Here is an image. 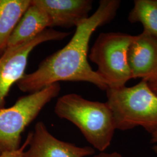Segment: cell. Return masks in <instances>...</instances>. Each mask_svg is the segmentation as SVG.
Wrapping results in <instances>:
<instances>
[{"instance_id": "7", "label": "cell", "mask_w": 157, "mask_h": 157, "mask_svg": "<svg viewBox=\"0 0 157 157\" xmlns=\"http://www.w3.org/2000/svg\"><path fill=\"white\" fill-rule=\"evenodd\" d=\"M30 141L23 157H86L94 154L91 147H78L51 135L43 122L29 132Z\"/></svg>"}, {"instance_id": "16", "label": "cell", "mask_w": 157, "mask_h": 157, "mask_svg": "<svg viewBox=\"0 0 157 157\" xmlns=\"http://www.w3.org/2000/svg\"><path fill=\"white\" fill-rule=\"evenodd\" d=\"M94 157H122V155L117 152H113L112 153H106L101 152Z\"/></svg>"}, {"instance_id": "8", "label": "cell", "mask_w": 157, "mask_h": 157, "mask_svg": "<svg viewBox=\"0 0 157 157\" xmlns=\"http://www.w3.org/2000/svg\"><path fill=\"white\" fill-rule=\"evenodd\" d=\"M132 78L148 80L157 75V37L143 30L135 36L128 51Z\"/></svg>"}, {"instance_id": "4", "label": "cell", "mask_w": 157, "mask_h": 157, "mask_svg": "<svg viewBox=\"0 0 157 157\" xmlns=\"http://www.w3.org/2000/svg\"><path fill=\"white\" fill-rule=\"evenodd\" d=\"M60 91L59 83L51 84L19 97L12 107L0 109V154L21 147L25 129Z\"/></svg>"}, {"instance_id": "12", "label": "cell", "mask_w": 157, "mask_h": 157, "mask_svg": "<svg viewBox=\"0 0 157 157\" xmlns=\"http://www.w3.org/2000/svg\"><path fill=\"white\" fill-rule=\"evenodd\" d=\"M130 22L140 23L144 31L157 37V0H135L129 12Z\"/></svg>"}, {"instance_id": "15", "label": "cell", "mask_w": 157, "mask_h": 157, "mask_svg": "<svg viewBox=\"0 0 157 157\" xmlns=\"http://www.w3.org/2000/svg\"><path fill=\"white\" fill-rule=\"evenodd\" d=\"M151 142L154 144V146L152 147L153 150L157 154V128L155 129L151 133Z\"/></svg>"}, {"instance_id": "3", "label": "cell", "mask_w": 157, "mask_h": 157, "mask_svg": "<svg viewBox=\"0 0 157 157\" xmlns=\"http://www.w3.org/2000/svg\"><path fill=\"white\" fill-rule=\"evenodd\" d=\"M107 104L116 129L127 130L141 126L150 133L157 128V95L142 79L132 87L107 90Z\"/></svg>"}, {"instance_id": "2", "label": "cell", "mask_w": 157, "mask_h": 157, "mask_svg": "<svg viewBox=\"0 0 157 157\" xmlns=\"http://www.w3.org/2000/svg\"><path fill=\"white\" fill-rule=\"evenodd\" d=\"M54 112L78 128L86 140L99 151L104 152L110 146L116 128L107 102L90 101L70 93L58 98Z\"/></svg>"}, {"instance_id": "13", "label": "cell", "mask_w": 157, "mask_h": 157, "mask_svg": "<svg viewBox=\"0 0 157 157\" xmlns=\"http://www.w3.org/2000/svg\"><path fill=\"white\" fill-rule=\"evenodd\" d=\"M29 141H30V134L29 133L26 140L18 150L13 151L4 152L0 154V157H23V152L28 147L29 144Z\"/></svg>"}, {"instance_id": "10", "label": "cell", "mask_w": 157, "mask_h": 157, "mask_svg": "<svg viewBox=\"0 0 157 157\" xmlns=\"http://www.w3.org/2000/svg\"><path fill=\"white\" fill-rule=\"evenodd\" d=\"M52 27L50 19L41 8L32 0L9 40L8 47L20 44L32 39Z\"/></svg>"}, {"instance_id": "5", "label": "cell", "mask_w": 157, "mask_h": 157, "mask_svg": "<svg viewBox=\"0 0 157 157\" xmlns=\"http://www.w3.org/2000/svg\"><path fill=\"white\" fill-rule=\"evenodd\" d=\"M135 36L120 32L100 33L89 58L97 66V73L108 88L125 86L132 78L128 62V51Z\"/></svg>"}, {"instance_id": "6", "label": "cell", "mask_w": 157, "mask_h": 157, "mask_svg": "<svg viewBox=\"0 0 157 157\" xmlns=\"http://www.w3.org/2000/svg\"><path fill=\"white\" fill-rule=\"evenodd\" d=\"M69 34L47 29L32 39L6 48L0 56V109L5 108L6 98L12 86L25 75L31 52L43 43L61 41Z\"/></svg>"}, {"instance_id": "1", "label": "cell", "mask_w": 157, "mask_h": 157, "mask_svg": "<svg viewBox=\"0 0 157 157\" xmlns=\"http://www.w3.org/2000/svg\"><path fill=\"white\" fill-rule=\"evenodd\" d=\"M119 0H101L95 12L76 27L72 38L61 50L40 62L36 71L17 82L19 90L32 93L59 82H85L101 90L108 87L87 60L90 38L95 30L110 22L120 6Z\"/></svg>"}, {"instance_id": "11", "label": "cell", "mask_w": 157, "mask_h": 157, "mask_svg": "<svg viewBox=\"0 0 157 157\" xmlns=\"http://www.w3.org/2000/svg\"><path fill=\"white\" fill-rule=\"evenodd\" d=\"M32 0H0V56Z\"/></svg>"}, {"instance_id": "9", "label": "cell", "mask_w": 157, "mask_h": 157, "mask_svg": "<svg viewBox=\"0 0 157 157\" xmlns=\"http://www.w3.org/2000/svg\"><path fill=\"white\" fill-rule=\"evenodd\" d=\"M50 19L52 27L77 26L89 17L93 8L91 0H32Z\"/></svg>"}, {"instance_id": "14", "label": "cell", "mask_w": 157, "mask_h": 157, "mask_svg": "<svg viewBox=\"0 0 157 157\" xmlns=\"http://www.w3.org/2000/svg\"><path fill=\"white\" fill-rule=\"evenodd\" d=\"M151 90L157 95V75L147 80Z\"/></svg>"}]
</instances>
